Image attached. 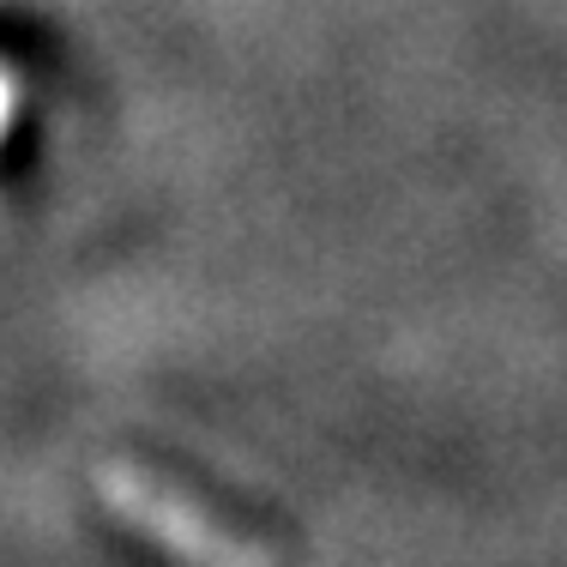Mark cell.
I'll return each mask as SVG.
<instances>
[{
  "instance_id": "obj_1",
  "label": "cell",
  "mask_w": 567,
  "mask_h": 567,
  "mask_svg": "<svg viewBox=\"0 0 567 567\" xmlns=\"http://www.w3.org/2000/svg\"><path fill=\"white\" fill-rule=\"evenodd\" d=\"M97 502L115 513L127 532H140L152 549H164L182 567H278V556L248 532H229L206 507L175 495L169 483L145 477L133 465H97Z\"/></svg>"
},
{
  "instance_id": "obj_2",
  "label": "cell",
  "mask_w": 567,
  "mask_h": 567,
  "mask_svg": "<svg viewBox=\"0 0 567 567\" xmlns=\"http://www.w3.org/2000/svg\"><path fill=\"white\" fill-rule=\"evenodd\" d=\"M7 121H12V79L0 73V127H7Z\"/></svg>"
}]
</instances>
